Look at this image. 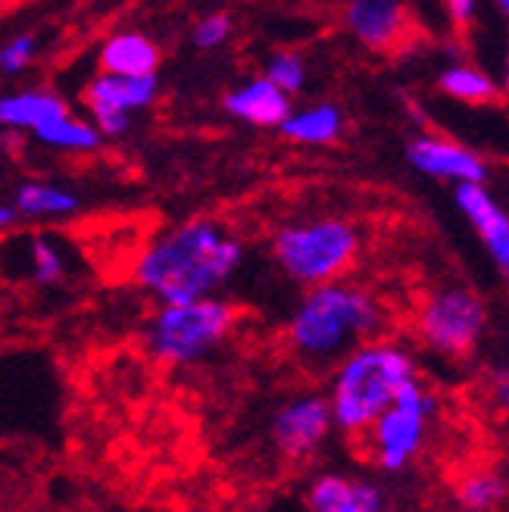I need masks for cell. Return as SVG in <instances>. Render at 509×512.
<instances>
[{
  "label": "cell",
  "mask_w": 509,
  "mask_h": 512,
  "mask_svg": "<svg viewBox=\"0 0 509 512\" xmlns=\"http://www.w3.org/2000/svg\"><path fill=\"white\" fill-rule=\"evenodd\" d=\"M360 225L341 216L303 219L278 228L272 238V260L291 281L307 288L341 281V275L360 260Z\"/></svg>",
  "instance_id": "obj_4"
},
{
  "label": "cell",
  "mask_w": 509,
  "mask_h": 512,
  "mask_svg": "<svg viewBox=\"0 0 509 512\" xmlns=\"http://www.w3.org/2000/svg\"><path fill=\"white\" fill-rule=\"evenodd\" d=\"M25 269L38 285H57L66 275V253L50 235L25 238Z\"/></svg>",
  "instance_id": "obj_20"
},
{
  "label": "cell",
  "mask_w": 509,
  "mask_h": 512,
  "mask_svg": "<svg viewBox=\"0 0 509 512\" xmlns=\"http://www.w3.org/2000/svg\"><path fill=\"white\" fill-rule=\"evenodd\" d=\"M19 222L16 210H13V203H4L0 200V232H7V228H13Z\"/></svg>",
  "instance_id": "obj_26"
},
{
  "label": "cell",
  "mask_w": 509,
  "mask_h": 512,
  "mask_svg": "<svg viewBox=\"0 0 509 512\" xmlns=\"http://www.w3.org/2000/svg\"><path fill=\"white\" fill-rule=\"evenodd\" d=\"M263 79H269L278 91L291 97L307 85V60H303L297 50H275V54L266 60Z\"/></svg>",
  "instance_id": "obj_22"
},
{
  "label": "cell",
  "mask_w": 509,
  "mask_h": 512,
  "mask_svg": "<svg viewBox=\"0 0 509 512\" xmlns=\"http://www.w3.org/2000/svg\"><path fill=\"white\" fill-rule=\"evenodd\" d=\"M13 210L19 219L32 222H60L82 210V197L57 182H22L13 194Z\"/></svg>",
  "instance_id": "obj_17"
},
{
  "label": "cell",
  "mask_w": 509,
  "mask_h": 512,
  "mask_svg": "<svg viewBox=\"0 0 509 512\" xmlns=\"http://www.w3.org/2000/svg\"><path fill=\"white\" fill-rule=\"evenodd\" d=\"M160 94V82L154 79H119V75L97 72L85 85V107L88 110H110L122 116H135L147 110Z\"/></svg>",
  "instance_id": "obj_16"
},
{
  "label": "cell",
  "mask_w": 509,
  "mask_h": 512,
  "mask_svg": "<svg viewBox=\"0 0 509 512\" xmlns=\"http://www.w3.org/2000/svg\"><path fill=\"white\" fill-rule=\"evenodd\" d=\"M416 378V356L410 347L388 338L360 344L332 369L325 394L332 425L350 438H363L394 397Z\"/></svg>",
  "instance_id": "obj_3"
},
{
  "label": "cell",
  "mask_w": 509,
  "mask_h": 512,
  "mask_svg": "<svg viewBox=\"0 0 509 512\" xmlns=\"http://www.w3.org/2000/svg\"><path fill=\"white\" fill-rule=\"evenodd\" d=\"M332 431H335L332 409H328L325 394H316V391H303V394L288 397L275 409L272 425H269L275 450L288 459L313 456L328 441Z\"/></svg>",
  "instance_id": "obj_9"
},
{
  "label": "cell",
  "mask_w": 509,
  "mask_h": 512,
  "mask_svg": "<svg viewBox=\"0 0 509 512\" xmlns=\"http://www.w3.org/2000/svg\"><path fill=\"white\" fill-rule=\"evenodd\" d=\"M488 328V303L478 291L466 285H444L435 288L416 313V335L419 341L438 356L460 360L469 356Z\"/></svg>",
  "instance_id": "obj_8"
},
{
  "label": "cell",
  "mask_w": 509,
  "mask_h": 512,
  "mask_svg": "<svg viewBox=\"0 0 509 512\" xmlns=\"http://www.w3.org/2000/svg\"><path fill=\"white\" fill-rule=\"evenodd\" d=\"M235 32V22L228 13L216 10V13H207V16H200L194 22V29H191V41L197 50H219L228 44V38H232Z\"/></svg>",
  "instance_id": "obj_24"
},
{
  "label": "cell",
  "mask_w": 509,
  "mask_h": 512,
  "mask_svg": "<svg viewBox=\"0 0 509 512\" xmlns=\"http://www.w3.org/2000/svg\"><path fill=\"white\" fill-rule=\"evenodd\" d=\"M344 128H347V119H344L341 107L310 104V107L291 110L288 119L278 125V132L303 147H328L344 135Z\"/></svg>",
  "instance_id": "obj_18"
},
{
  "label": "cell",
  "mask_w": 509,
  "mask_h": 512,
  "mask_svg": "<svg viewBox=\"0 0 509 512\" xmlns=\"http://www.w3.org/2000/svg\"><path fill=\"white\" fill-rule=\"evenodd\" d=\"M494 391H497V406H503V409H506V394H509L506 369H503V372H497V378H494Z\"/></svg>",
  "instance_id": "obj_27"
},
{
  "label": "cell",
  "mask_w": 509,
  "mask_h": 512,
  "mask_svg": "<svg viewBox=\"0 0 509 512\" xmlns=\"http://www.w3.org/2000/svg\"><path fill=\"white\" fill-rule=\"evenodd\" d=\"M456 497L469 512H494L506 500V481L494 469H472L463 475Z\"/></svg>",
  "instance_id": "obj_21"
},
{
  "label": "cell",
  "mask_w": 509,
  "mask_h": 512,
  "mask_svg": "<svg viewBox=\"0 0 509 512\" xmlns=\"http://www.w3.org/2000/svg\"><path fill=\"white\" fill-rule=\"evenodd\" d=\"M447 16H450L456 25H469V22H475L478 7L472 4V0H450V4H447Z\"/></svg>",
  "instance_id": "obj_25"
},
{
  "label": "cell",
  "mask_w": 509,
  "mask_h": 512,
  "mask_svg": "<svg viewBox=\"0 0 509 512\" xmlns=\"http://www.w3.org/2000/svg\"><path fill=\"white\" fill-rule=\"evenodd\" d=\"M0 128L25 132L38 144L63 153H94L104 144L85 116H75L66 100L50 88H22L0 94Z\"/></svg>",
  "instance_id": "obj_6"
},
{
  "label": "cell",
  "mask_w": 509,
  "mask_h": 512,
  "mask_svg": "<svg viewBox=\"0 0 509 512\" xmlns=\"http://www.w3.org/2000/svg\"><path fill=\"white\" fill-rule=\"evenodd\" d=\"M438 416V397L416 378L394 397V403L363 434L369 459L381 472L410 469L431 438V422Z\"/></svg>",
  "instance_id": "obj_7"
},
{
  "label": "cell",
  "mask_w": 509,
  "mask_h": 512,
  "mask_svg": "<svg viewBox=\"0 0 509 512\" xmlns=\"http://www.w3.org/2000/svg\"><path fill=\"white\" fill-rule=\"evenodd\" d=\"M406 163L416 172L438 178V182H450L456 188L488 185L491 175V166L481 153L453 138H438V135H419L406 144Z\"/></svg>",
  "instance_id": "obj_10"
},
{
  "label": "cell",
  "mask_w": 509,
  "mask_h": 512,
  "mask_svg": "<svg viewBox=\"0 0 509 512\" xmlns=\"http://www.w3.org/2000/svg\"><path fill=\"white\" fill-rule=\"evenodd\" d=\"M235 325V303L222 297L160 306L144 328V347L163 366H194L222 347Z\"/></svg>",
  "instance_id": "obj_5"
},
{
  "label": "cell",
  "mask_w": 509,
  "mask_h": 512,
  "mask_svg": "<svg viewBox=\"0 0 509 512\" xmlns=\"http://www.w3.org/2000/svg\"><path fill=\"white\" fill-rule=\"evenodd\" d=\"M41 41L32 32H19L0 47V72L4 75H22L35 60H38Z\"/></svg>",
  "instance_id": "obj_23"
},
{
  "label": "cell",
  "mask_w": 509,
  "mask_h": 512,
  "mask_svg": "<svg viewBox=\"0 0 509 512\" xmlns=\"http://www.w3.org/2000/svg\"><path fill=\"white\" fill-rule=\"evenodd\" d=\"M310 512H385V494L366 478L322 472L307 491Z\"/></svg>",
  "instance_id": "obj_14"
},
{
  "label": "cell",
  "mask_w": 509,
  "mask_h": 512,
  "mask_svg": "<svg viewBox=\"0 0 509 512\" xmlns=\"http://www.w3.org/2000/svg\"><path fill=\"white\" fill-rule=\"evenodd\" d=\"M456 210L466 216V222L475 228V235L491 253L500 272L509 269V216L503 203L488 191V185H460L453 191Z\"/></svg>",
  "instance_id": "obj_12"
},
{
  "label": "cell",
  "mask_w": 509,
  "mask_h": 512,
  "mask_svg": "<svg viewBox=\"0 0 509 512\" xmlns=\"http://www.w3.org/2000/svg\"><path fill=\"white\" fill-rule=\"evenodd\" d=\"M97 63L104 75H119V79H154L163 63V54H160V44L150 35L138 29H119L100 44Z\"/></svg>",
  "instance_id": "obj_13"
},
{
  "label": "cell",
  "mask_w": 509,
  "mask_h": 512,
  "mask_svg": "<svg viewBox=\"0 0 509 512\" xmlns=\"http://www.w3.org/2000/svg\"><path fill=\"white\" fill-rule=\"evenodd\" d=\"M222 107L232 119L253 125V128H278L294 110L291 97L278 91L269 79H263V75H253V79L228 91L222 97Z\"/></svg>",
  "instance_id": "obj_15"
},
{
  "label": "cell",
  "mask_w": 509,
  "mask_h": 512,
  "mask_svg": "<svg viewBox=\"0 0 509 512\" xmlns=\"http://www.w3.org/2000/svg\"><path fill=\"white\" fill-rule=\"evenodd\" d=\"M438 88L453 97V100H463V104H494L500 100V85L491 72L469 66V63H453L438 75Z\"/></svg>",
  "instance_id": "obj_19"
},
{
  "label": "cell",
  "mask_w": 509,
  "mask_h": 512,
  "mask_svg": "<svg viewBox=\"0 0 509 512\" xmlns=\"http://www.w3.org/2000/svg\"><path fill=\"white\" fill-rule=\"evenodd\" d=\"M244 244L213 219H191L157 235L135 260V285L160 306L219 297L238 275Z\"/></svg>",
  "instance_id": "obj_1"
},
{
  "label": "cell",
  "mask_w": 509,
  "mask_h": 512,
  "mask_svg": "<svg viewBox=\"0 0 509 512\" xmlns=\"http://www.w3.org/2000/svg\"><path fill=\"white\" fill-rule=\"evenodd\" d=\"M388 313L381 300L350 281L310 288L288 319V344L303 366H338L350 350L378 341Z\"/></svg>",
  "instance_id": "obj_2"
},
{
  "label": "cell",
  "mask_w": 509,
  "mask_h": 512,
  "mask_svg": "<svg viewBox=\"0 0 509 512\" xmlns=\"http://www.w3.org/2000/svg\"><path fill=\"white\" fill-rule=\"evenodd\" d=\"M344 29L366 50H394L410 35L413 16L397 0H350L341 13Z\"/></svg>",
  "instance_id": "obj_11"
}]
</instances>
